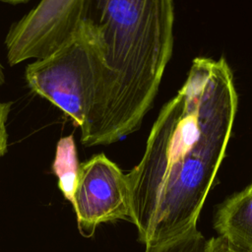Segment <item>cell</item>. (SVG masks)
I'll use <instances>...</instances> for the list:
<instances>
[{
    "instance_id": "6da1fadb",
    "label": "cell",
    "mask_w": 252,
    "mask_h": 252,
    "mask_svg": "<svg viewBox=\"0 0 252 252\" xmlns=\"http://www.w3.org/2000/svg\"><path fill=\"white\" fill-rule=\"evenodd\" d=\"M238 106L221 57H196L177 94L161 108L139 163L127 173L132 223L145 246L197 227L224 158Z\"/></svg>"
},
{
    "instance_id": "7a4b0ae2",
    "label": "cell",
    "mask_w": 252,
    "mask_h": 252,
    "mask_svg": "<svg viewBox=\"0 0 252 252\" xmlns=\"http://www.w3.org/2000/svg\"><path fill=\"white\" fill-rule=\"evenodd\" d=\"M173 22V0H83L79 24L99 63L84 146L110 145L140 127L172 54Z\"/></svg>"
},
{
    "instance_id": "3957f363",
    "label": "cell",
    "mask_w": 252,
    "mask_h": 252,
    "mask_svg": "<svg viewBox=\"0 0 252 252\" xmlns=\"http://www.w3.org/2000/svg\"><path fill=\"white\" fill-rule=\"evenodd\" d=\"M25 79L32 92L60 108L81 129L99 83V63L84 28L79 24L52 53L28 64Z\"/></svg>"
},
{
    "instance_id": "277c9868",
    "label": "cell",
    "mask_w": 252,
    "mask_h": 252,
    "mask_svg": "<svg viewBox=\"0 0 252 252\" xmlns=\"http://www.w3.org/2000/svg\"><path fill=\"white\" fill-rule=\"evenodd\" d=\"M71 204L84 237H92L101 223L131 222L128 175L104 154L95 155L80 164Z\"/></svg>"
},
{
    "instance_id": "5b68a950",
    "label": "cell",
    "mask_w": 252,
    "mask_h": 252,
    "mask_svg": "<svg viewBox=\"0 0 252 252\" xmlns=\"http://www.w3.org/2000/svg\"><path fill=\"white\" fill-rule=\"evenodd\" d=\"M83 0H41L14 23L5 38L11 66L40 59L57 49L76 30Z\"/></svg>"
},
{
    "instance_id": "8992f818",
    "label": "cell",
    "mask_w": 252,
    "mask_h": 252,
    "mask_svg": "<svg viewBox=\"0 0 252 252\" xmlns=\"http://www.w3.org/2000/svg\"><path fill=\"white\" fill-rule=\"evenodd\" d=\"M214 227L219 236L232 246L252 252V189L249 186L219 207Z\"/></svg>"
},
{
    "instance_id": "52a82bcc",
    "label": "cell",
    "mask_w": 252,
    "mask_h": 252,
    "mask_svg": "<svg viewBox=\"0 0 252 252\" xmlns=\"http://www.w3.org/2000/svg\"><path fill=\"white\" fill-rule=\"evenodd\" d=\"M79 167L80 163L73 135L60 138L56 145L51 169L57 176L58 187L61 193L70 203H72Z\"/></svg>"
},
{
    "instance_id": "ba28073f",
    "label": "cell",
    "mask_w": 252,
    "mask_h": 252,
    "mask_svg": "<svg viewBox=\"0 0 252 252\" xmlns=\"http://www.w3.org/2000/svg\"><path fill=\"white\" fill-rule=\"evenodd\" d=\"M207 241L202 232L194 227L162 243L146 246L145 252H205Z\"/></svg>"
},
{
    "instance_id": "9c48e42d",
    "label": "cell",
    "mask_w": 252,
    "mask_h": 252,
    "mask_svg": "<svg viewBox=\"0 0 252 252\" xmlns=\"http://www.w3.org/2000/svg\"><path fill=\"white\" fill-rule=\"evenodd\" d=\"M12 102H0V158H2L8 149V133L6 122L11 110Z\"/></svg>"
},
{
    "instance_id": "30bf717a",
    "label": "cell",
    "mask_w": 252,
    "mask_h": 252,
    "mask_svg": "<svg viewBox=\"0 0 252 252\" xmlns=\"http://www.w3.org/2000/svg\"><path fill=\"white\" fill-rule=\"evenodd\" d=\"M205 252H246L240 250L220 236L212 237L207 241Z\"/></svg>"
},
{
    "instance_id": "8fae6325",
    "label": "cell",
    "mask_w": 252,
    "mask_h": 252,
    "mask_svg": "<svg viewBox=\"0 0 252 252\" xmlns=\"http://www.w3.org/2000/svg\"><path fill=\"white\" fill-rule=\"evenodd\" d=\"M5 83V75H4V70H3V66L0 62V87Z\"/></svg>"
},
{
    "instance_id": "7c38bea8",
    "label": "cell",
    "mask_w": 252,
    "mask_h": 252,
    "mask_svg": "<svg viewBox=\"0 0 252 252\" xmlns=\"http://www.w3.org/2000/svg\"><path fill=\"white\" fill-rule=\"evenodd\" d=\"M0 1L5 2V3H10V4H19V3L28 2L29 0H0Z\"/></svg>"
},
{
    "instance_id": "4fadbf2b",
    "label": "cell",
    "mask_w": 252,
    "mask_h": 252,
    "mask_svg": "<svg viewBox=\"0 0 252 252\" xmlns=\"http://www.w3.org/2000/svg\"><path fill=\"white\" fill-rule=\"evenodd\" d=\"M249 187H250V188H251V189H252V183H251V184H250V185H249Z\"/></svg>"
}]
</instances>
